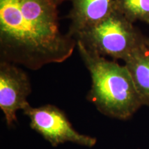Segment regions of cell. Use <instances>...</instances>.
<instances>
[{
  "mask_svg": "<svg viewBox=\"0 0 149 149\" xmlns=\"http://www.w3.org/2000/svg\"><path fill=\"white\" fill-rule=\"evenodd\" d=\"M66 0H0L1 61L33 70L61 63L77 41L59 29L58 7Z\"/></svg>",
  "mask_w": 149,
  "mask_h": 149,
  "instance_id": "1",
  "label": "cell"
},
{
  "mask_svg": "<svg viewBox=\"0 0 149 149\" xmlns=\"http://www.w3.org/2000/svg\"><path fill=\"white\" fill-rule=\"evenodd\" d=\"M77 48L92 81L88 101L106 116L120 120L131 118L143 105L126 65L107 60L79 42Z\"/></svg>",
  "mask_w": 149,
  "mask_h": 149,
  "instance_id": "2",
  "label": "cell"
},
{
  "mask_svg": "<svg viewBox=\"0 0 149 149\" xmlns=\"http://www.w3.org/2000/svg\"><path fill=\"white\" fill-rule=\"evenodd\" d=\"M74 39L93 53L124 61L146 41L117 7L98 23L77 33Z\"/></svg>",
  "mask_w": 149,
  "mask_h": 149,
  "instance_id": "3",
  "label": "cell"
},
{
  "mask_svg": "<svg viewBox=\"0 0 149 149\" xmlns=\"http://www.w3.org/2000/svg\"><path fill=\"white\" fill-rule=\"evenodd\" d=\"M23 112L30 119L31 128L40 134L52 146L57 147L66 142L89 148L96 144L95 137L74 130L65 113L55 106L46 104L37 108L30 106Z\"/></svg>",
  "mask_w": 149,
  "mask_h": 149,
  "instance_id": "4",
  "label": "cell"
},
{
  "mask_svg": "<svg viewBox=\"0 0 149 149\" xmlns=\"http://www.w3.org/2000/svg\"><path fill=\"white\" fill-rule=\"evenodd\" d=\"M31 93V84L25 71L16 64L0 62V109L8 126L17 122L16 113L30 107L27 101Z\"/></svg>",
  "mask_w": 149,
  "mask_h": 149,
  "instance_id": "5",
  "label": "cell"
},
{
  "mask_svg": "<svg viewBox=\"0 0 149 149\" xmlns=\"http://www.w3.org/2000/svg\"><path fill=\"white\" fill-rule=\"evenodd\" d=\"M116 8V0H72L68 34L75 35L107 17Z\"/></svg>",
  "mask_w": 149,
  "mask_h": 149,
  "instance_id": "6",
  "label": "cell"
},
{
  "mask_svg": "<svg viewBox=\"0 0 149 149\" xmlns=\"http://www.w3.org/2000/svg\"><path fill=\"white\" fill-rule=\"evenodd\" d=\"M143 106L149 107V48L146 44L124 61Z\"/></svg>",
  "mask_w": 149,
  "mask_h": 149,
  "instance_id": "7",
  "label": "cell"
},
{
  "mask_svg": "<svg viewBox=\"0 0 149 149\" xmlns=\"http://www.w3.org/2000/svg\"><path fill=\"white\" fill-rule=\"evenodd\" d=\"M116 7L133 24L140 21L149 24V0H116Z\"/></svg>",
  "mask_w": 149,
  "mask_h": 149,
  "instance_id": "8",
  "label": "cell"
},
{
  "mask_svg": "<svg viewBox=\"0 0 149 149\" xmlns=\"http://www.w3.org/2000/svg\"><path fill=\"white\" fill-rule=\"evenodd\" d=\"M146 44L147 46L149 48V38H146Z\"/></svg>",
  "mask_w": 149,
  "mask_h": 149,
  "instance_id": "9",
  "label": "cell"
}]
</instances>
